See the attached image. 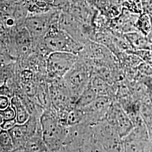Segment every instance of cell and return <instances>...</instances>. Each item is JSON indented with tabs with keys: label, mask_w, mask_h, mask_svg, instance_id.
<instances>
[{
	"label": "cell",
	"mask_w": 152,
	"mask_h": 152,
	"mask_svg": "<svg viewBox=\"0 0 152 152\" xmlns=\"http://www.w3.org/2000/svg\"><path fill=\"white\" fill-rule=\"evenodd\" d=\"M40 124L43 139L49 152H60L68 126L62 124L53 108L44 110L40 117Z\"/></svg>",
	"instance_id": "6da1fadb"
},
{
	"label": "cell",
	"mask_w": 152,
	"mask_h": 152,
	"mask_svg": "<svg viewBox=\"0 0 152 152\" xmlns=\"http://www.w3.org/2000/svg\"><path fill=\"white\" fill-rule=\"evenodd\" d=\"M42 42L44 49L49 54L53 52L58 51L78 55L83 48L81 43L60 29L58 21L52 24Z\"/></svg>",
	"instance_id": "7a4b0ae2"
},
{
	"label": "cell",
	"mask_w": 152,
	"mask_h": 152,
	"mask_svg": "<svg viewBox=\"0 0 152 152\" xmlns=\"http://www.w3.org/2000/svg\"><path fill=\"white\" fill-rule=\"evenodd\" d=\"M78 56L75 65L63 77L71 96L76 102L90 81L94 67L91 61Z\"/></svg>",
	"instance_id": "3957f363"
},
{
	"label": "cell",
	"mask_w": 152,
	"mask_h": 152,
	"mask_svg": "<svg viewBox=\"0 0 152 152\" xmlns=\"http://www.w3.org/2000/svg\"><path fill=\"white\" fill-rule=\"evenodd\" d=\"M122 142L124 152H152V142L143 119L136 122Z\"/></svg>",
	"instance_id": "277c9868"
},
{
	"label": "cell",
	"mask_w": 152,
	"mask_h": 152,
	"mask_svg": "<svg viewBox=\"0 0 152 152\" xmlns=\"http://www.w3.org/2000/svg\"><path fill=\"white\" fill-rule=\"evenodd\" d=\"M78 55L67 52H53L48 56L46 69L51 81L62 78L78 59Z\"/></svg>",
	"instance_id": "5b68a950"
},
{
	"label": "cell",
	"mask_w": 152,
	"mask_h": 152,
	"mask_svg": "<svg viewBox=\"0 0 152 152\" xmlns=\"http://www.w3.org/2000/svg\"><path fill=\"white\" fill-rule=\"evenodd\" d=\"M105 120L113 126L122 139L127 135L134 127L129 115L120 103L114 100L109 108Z\"/></svg>",
	"instance_id": "8992f818"
},
{
	"label": "cell",
	"mask_w": 152,
	"mask_h": 152,
	"mask_svg": "<svg viewBox=\"0 0 152 152\" xmlns=\"http://www.w3.org/2000/svg\"><path fill=\"white\" fill-rule=\"evenodd\" d=\"M55 13L49 12L28 18L26 26L33 41L37 43L44 39L55 22Z\"/></svg>",
	"instance_id": "52a82bcc"
},
{
	"label": "cell",
	"mask_w": 152,
	"mask_h": 152,
	"mask_svg": "<svg viewBox=\"0 0 152 152\" xmlns=\"http://www.w3.org/2000/svg\"><path fill=\"white\" fill-rule=\"evenodd\" d=\"M13 142V152H24V145L29 138V133L25 123L17 124L8 130Z\"/></svg>",
	"instance_id": "ba28073f"
},
{
	"label": "cell",
	"mask_w": 152,
	"mask_h": 152,
	"mask_svg": "<svg viewBox=\"0 0 152 152\" xmlns=\"http://www.w3.org/2000/svg\"><path fill=\"white\" fill-rule=\"evenodd\" d=\"M124 36L132 49V51L151 50L152 44L147 36L137 31L124 34Z\"/></svg>",
	"instance_id": "9c48e42d"
},
{
	"label": "cell",
	"mask_w": 152,
	"mask_h": 152,
	"mask_svg": "<svg viewBox=\"0 0 152 152\" xmlns=\"http://www.w3.org/2000/svg\"><path fill=\"white\" fill-rule=\"evenodd\" d=\"M24 152H49L43 139L41 127L26 141Z\"/></svg>",
	"instance_id": "30bf717a"
},
{
	"label": "cell",
	"mask_w": 152,
	"mask_h": 152,
	"mask_svg": "<svg viewBox=\"0 0 152 152\" xmlns=\"http://www.w3.org/2000/svg\"><path fill=\"white\" fill-rule=\"evenodd\" d=\"M10 104L15 110L17 123L19 124L25 123L30 117V114L20 99L17 96H12L10 99Z\"/></svg>",
	"instance_id": "8fae6325"
},
{
	"label": "cell",
	"mask_w": 152,
	"mask_h": 152,
	"mask_svg": "<svg viewBox=\"0 0 152 152\" xmlns=\"http://www.w3.org/2000/svg\"><path fill=\"white\" fill-rule=\"evenodd\" d=\"M97 97L98 94L90 81L87 87L85 88L77 100L75 107L78 108H83L91 103Z\"/></svg>",
	"instance_id": "7c38bea8"
},
{
	"label": "cell",
	"mask_w": 152,
	"mask_h": 152,
	"mask_svg": "<svg viewBox=\"0 0 152 152\" xmlns=\"http://www.w3.org/2000/svg\"><path fill=\"white\" fill-rule=\"evenodd\" d=\"M136 30L147 36L152 29L151 18L148 14L142 12L137 18L135 23Z\"/></svg>",
	"instance_id": "4fadbf2b"
},
{
	"label": "cell",
	"mask_w": 152,
	"mask_h": 152,
	"mask_svg": "<svg viewBox=\"0 0 152 152\" xmlns=\"http://www.w3.org/2000/svg\"><path fill=\"white\" fill-rule=\"evenodd\" d=\"M13 142L8 131L1 129L0 131V149L1 152H13Z\"/></svg>",
	"instance_id": "5bb4252c"
},
{
	"label": "cell",
	"mask_w": 152,
	"mask_h": 152,
	"mask_svg": "<svg viewBox=\"0 0 152 152\" xmlns=\"http://www.w3.org/2000/svg\"><path fill=\"white\" fill-rule=\"evenodd\" d=\"M0 115L4 120H10L16 118L15 110L11 107V104L4 109H0Z\"/></svg>",
	"instance_id": "9a60e30c"
},
{
	"label": "cell",
	"mask_w": 152,
	"mask_h": 152,
	"mask_svg": "<svg viewBox=\"0 0 152 152\" xmlns=\"http://www.w3.org/2000/svg\"><path fill=\"white\" fill-rule=\"evenodd\" d=\"M137 71L144 76L152 75V66L144 61H142L137 66Z\"/></svg>",
	"instance_id": "2e32d148"
},
{
	"label": "cell",
	"mask_w": 152,
	"mask_h": 152,
	"mask_svg": "<svg viewBox=\"0 0 152 152\" xmlns=\"http://www.w3.org/2000/svg\"><path fill=\"white\" fill-rule=\"evenodd\" d=\"M17 124L18 123L16 121V118L10 119V120H4L1 127L2 129L8 131Z\"/></svg>",
	"instance_id": "e0dca14e"
},
{
	"label": "cell",
	"mask_w": 152,
	"mask_h": 152,
	"mask_svg": "<svg viewBox=\"0 0 152 152\" xmlns=\"http://www.w3.org/2000/svg\"><path fill=\"white\" fill-rule=\"evenodd\" d=\"M10 105V97L5 95H0V109H4Z\"/></svg>",
	"instance_id": "ac0fdd59"
},
{
	"label": "cell",
	"mask_w": 152,
	"mask_h": 152,
	"mask_svg": "<svg viewBox=\"0 0 152 152\" xmlns=\"http://www.w3.org/2000/svg\"><path fill=\"white\" fill-rule=\"evenodd\" d=\"M141 82L146 86L150 92H152V75L144 76Z\"/></svg>",
	"instance_id": "d6986e66"
},
{
	"label": "cell",
	"mask_w": 152,
	"mask_h": 152,
	"mask_svg": "<svg viewBox=\"0 0 152 152\" xmlns=\"http://www.w3.org/2000/svg\"><path fill=\"white\" fill-rule=\"evenodd\" d=\"M150 18H151V24H152V29L150 33L148 34V35L147 36V38L148 39L149 41L150 42L151 44H152V14H149Z\"/></svg>",
	"instance_id": "ffe728a7"
},
{
	"label": "cell",
	"mask_w": 152,
	"mask_h": 152,
	"mask_svg": "<svg viewBox=\"0 0 152 152\" xmlns=\"http://www.w3.org/2000/svg\"><path fill=\"white\" fill-rule=\"evenodd\" d=\"M3 118H2V117L0 115V131L1 130V124H2V122H3Z\"/></svg>",
	"instance_id": "44dd1931"
},
{
	"label": "cell",
	"mask_w": 152,
	"mask_h": 152,
	"mask_svg": "<svg viewBox=\"0 0 152 152\" xmlns=\"http://www.w3.org/2000/svg\"><path fill=\"white\" fill-rule=\"evenodd\" d=\"M151 50H152V45H151Z\"/></svg>",
	"instance_id": "7402d4cb"
},
{
	"label": "cell",
	"mask_w": 152,
	"mask_h": 152,
	"mask_svg": "<svg viewBox=\"0 0 152 152\" xmlns=\"http://www.w3.org/2000/svg\"><path fill=\"white\" fill-rule=\"evenodd\" d=\"M0 152H1V149H0Z\"/></svg>",
	"instance_id": "603a6c76"
}]
</instances>
